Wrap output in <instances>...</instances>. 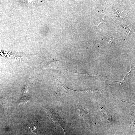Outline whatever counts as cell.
Returning a JSON list of instances; mask_svg holds the SVG:
<instances>
[{
  "instance_id": "7a4b0ae2",
  "label": "cell",
  "mask_w": 135,
  "mask_h": 135,
  "mask_svg": "<svg viewBox=\"0 0 135 135\" xmlns=\"http://www.w3.org/2000/svg\"><path fill=\"white\" fill-rule=\"evenodd\" d=\"M133 73V70L132 69H131L129 72L124 75L123 80L121 82H119L120 83L123 88H128Z\"/></svg>"
},
{
  "instance_id": "8992f818",
  "label": "cell",
  "mask_w": 135,
  "mask_h": 135,
  "mask_svg": "<svg viewBox=\"0 0 135 135\" xmlns=\"http://www.w3.org/2000/svg\"><path fill=\"white\" fill-rule=\"evenodd\" d=\"M59 62L58 61H54L52 62L49 64L48 66L49 67L56 69L58 70Z\"/></svg>"
},
{
  "instance_id": "277c9868",
  "label": "cell",
  "mask_w": 135,
  "mask_h": 135,
  "mask_svg": "<svg viewBox=\"0 0 135 135\" xmlns=\"http://www.w3.org/2000/svg\"><path fill=\"white\" fill-rule=\"evenodd\" d=\"M27 129L31 134L35 135L37 134L39 130V127L37 122H31L27 126Z\"/></svg>"
},
{
  "instance_id": "3957f363",
  "label": "cell",
  "mask_w": 135,
  "mask_h": 135,
  "mask_svg": "<svg viewBox=\"0 0 135 135\" xmlns=\"http://www.w3.org/2000/svg\"><path fill=\"white\" fill-rule=\"evenodd\" d=\"M9 104L7 100L0 98V114L4 116H6Z\"/></svg>"
},
{
  "instance_id": "6da1fadb",
  "label": "cell",
  "mask_w": 135,
  "mask_h": 135,
  "mask_svg": "<svg viewBox=\"0 0 135 135\" xmlns=\"http://www.w3.org/2000/svg\"><path fill=\"white\" fill-rule=\"evenodd\" d=\"M46 111L49 117L54 123L61 126L64 129V124L60 118L57 116L54 112L49 108H46Z\"/></svg>"
},
{
  "instance_id": "5b68a950",
  "label": "cell",
  "mask_w": 135,
  "mask_h": 135,
  "mask_svg": "<svg viewBox=\"0 0 135 135\" xmlns=\"http://www.w3.org/2000/svg\"><path fill=\"white\" fill-rule=\"evenodd\" d=\"M100 109L103 114L104 120L110 124H114V121L110 114L103 108L100 107Z\"/></svg>"
}]
</instances>
